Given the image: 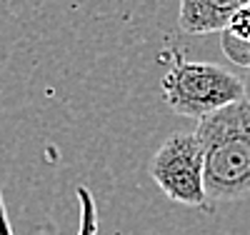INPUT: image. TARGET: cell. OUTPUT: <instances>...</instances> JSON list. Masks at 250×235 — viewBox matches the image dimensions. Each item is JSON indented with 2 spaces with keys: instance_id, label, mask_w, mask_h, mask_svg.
<instances>
[{
  "instance_id": "cell-3",
  "label": "cell",
  "mask_w": 250,
  "mask_h": 235,
  "mask_svg": "<svg viewBox=\"0 0 250 235\" xmlns=\"http://www.w3.org/2000/svg\"><path fill=\"white\" fill-rule=\"evenodd\" d=\"M150 178L163 195L185 208H208L205 155L195 133H173L150 160Z\"/></svg>"
},
{
  "instance_id": "cell-5",
  "label": "cell",
  "mask_w": 250,
  "mask_h": 235,
  "mask_svg": "<svg viewBox=\"0 0 250 235\" xmlns=\"http://www.w3.org/2000/svg\"><path fill=\"white\" fill-rule=\"evenodd\" d=\"M75 195H78V205H80L78 235H98V205H95L90 188L78 185ZM0 235H15L10 215H8V205H5V198H3V190H0Z\"/></svg>"
},
{
  "instance_id": "cell-1",
  "label": "cell",
  "mask_w": 250,
  "mask_h": 235,
  "mask_svg": "<svg viewBox=\"0 0 250 235\" xmlns=\"http://www.w3.org/2000/svg\"><path fill=\"white\" fill-rule=\"evenodd\" d=\"M195 135L205 155V193L210 203L250 198V100L198 120Z\"/></svg>"
},
{
  "instance_id": "cell-2",
  "label": "cell",
  "mask_w": 250,
  "mask_h": 235,
  "mask_svg": "<svg viewBox=\"0 0 250 235\" xmlns=\"http://www.w3.org/2000/svg\"><path fill=\"white\" fill-rule=\"evenodd\" d=\"M160 93L168 110L183 118L203 120L245 98V80L215 63L185 60L170 53V65L160 78Z\"/></svg>"
},
{
  "instance_id": "cell-4",
  "label": "cell",
  "mask_w": 250,
  "mask_h": 235,
  "mask_svg": "<svg viewBox=\"0 0 250 235\" xmlns=\"http://www.w3.org/2000/svg\"><path fill=\"white\" fill-rule=\"evenodd\" d=\"M245 5H250V0H180L178 25L188 35L223 33Z\"/></svg>"
},
{
  "instance_id": "cell-6",
  "label": "cell",
  "mask_w": 250,
  "mask_h": 235,
  "mask_svg": "<svg viewBox=\"0 0 250 235\" xmlns=\"http://www.w3.org/2000/svg\"><path fill=\"white\" fill-rule=\"evenodd\" d=\"M225 33H230L235 40L250 45V5H245L243 10H238V13L233 15V20L228 23Z\"/></svg>"
},
{
  "instance_id": "cell-7",
  "label": "cell",
  "mask_w": 250,
  "mask_h": 235,
  "mask_svg": "<svg viewBox=\"0 0 250 235\" xmlns=\"http://www.w3.org/2000/svg\"><path fill=\"white\" fill-rule=\"evenodd\" d=\"M245 98L250 100V70H248V75H245Z\"/></svg>"
}]
</instances>
